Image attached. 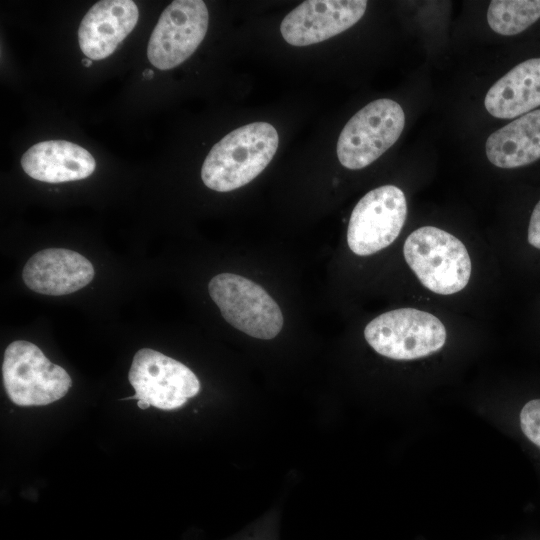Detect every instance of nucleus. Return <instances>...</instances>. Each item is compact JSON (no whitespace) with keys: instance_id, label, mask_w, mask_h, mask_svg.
Here are the masks:
<instances>
[{"instance_id":"1","label":"nucleus","mask_w":540,"mask_h":540,"mask_svg":"<svg viewBox=\"0 0 540 540\" xmlns=\"http://www.w3.org/2000/svg\"><path fill=\"white\" fill-rule=\"evenodd\" d=\"M279 144L267 122L241 126L218 141L206 156L201 178L210 189L229 192L255 179L271 162Z\"/></svg>"},{"instance_id":"2","label":"nucleus","mask_w":540,"mask_h":540,"mask_svg":"<svg viewBox=\"0 0 540 540\" xmlns=\"http://www.w3.org/2000/svg\"><path fill=\"white\" fill-rule=\"evenodd\" d=\"M405 260L430 291L450 295L463 290L471 276V259L465 245L440 228L424 226L405 240Z\"/></svg>"},{"instance_id":"3","label":"nucleus","mask_w":540,"mask_h":540,"mask_svg":"<svg viewBox=\"0 0 540 540\" xmlns=\"http://www.w3.org/2000/svg\"><path fill=\"white\" fill-rule=\"evenodd\" d=\"M2 376L9 399L19 406H43L64 397L72 380L64 368L52 363L35 344L10 343L2 363Z\"/></svg>"},{"instance_id":"4","label":"nucleus","mask_w":540,"mask_h":540,"mask_svg":"<svg viewBox=\"0 0 540 540\" xmlns=\"http://www.w3.org/2000/svg\"><path fill=\"white\" fill-rule=\"evenodd\" d=\"M446 329L434 315L415 308L385 312L364 329L367 343L380 355L394 360H414L439 351Z\"/></svg>"},{"instance_id":"5","label":"nucleus","mask_w":540,"mask_h":540,"mask_svg":"<svg viewBox=\"0 0 540 540\" xmlns=\"http://www.w3.org/2000/svg\"><path fill=\"white\" fill-rule=\"evenodd\" d=\"M405 125L402 107L391 99H377L360 109L343 127L337 157L344 167L362 169L385 153Z\"/></svg>"},{"instance_id":"6","label":"nucleus","mask_w":540,"mask_h":540,"mask_svg":"<svg viewBox=\"0 0 540 540\" xmlns=\"http://www.w3.org/2000/svg\"><path fill=\"white\" fill-rule=\"evenodd\" d=\"M208 290L224 319L234 328L263 340L272 339L281 331V309L255 282L240 275L221 273L210 280Z\"/></svg>"},{"instance_id":"7","label":"nucleus","mask_w":540,"mask_h":540,"mask_svg":"<svg viewBox=\"0 0 540 540\" xmlns=\"http://www.w3.org/2000/svg\"><path fill=\"white\" fill-rule=\"evenodd\" d=\"M128 378L135 394L126 399H137L143 410L150 406L175 410L200 391V382L191 369L150 348L136 352Z\"/></svg>"},{"instance_id":"8","label":"nucleus","mask_w":540,"mask_h":540,"mask_svg":"<svg viewBox=\"0 0 540 540\" xmlns=\"http://www.w3.org/2000/svg\"><path fill=\"white\" fill-rule=\"evenodd\" d=\"M407 217L404 192L384 185L365 194L355 205L348 224L347 243L359 256L388 247L400 234Z\"/></svg>"},{"instance_id":"9","label":"nucleus","mask_w":540,"mask_h":540,"mask_svg":"<svg viewBox=\"0 0 540 540\" xmlns=\"http://www.w3.org/2000/svg\"><path fill=\"white\" fill-rule=\"evenodd\" d=\"M209 23L201 0H176L161 13L147 46L149 62L169 70L187 60L203 41Z\"/></svg>"},{"instance_id":"10","label":"nucleus","mask_w":540,"mask_h":540,"mask_svg":"<svg viewBox=\"0 0 540 540\" xmlns=\"http://www.w3.org/2000/svg\"><path fill=\"white\" fill-rule=\"evenodd\" d=\"M366 8L364 0H307L284 17L280 32L293 46L320 43L356 24Z\"/></svg>"},{"instance_id":"11","label":"nucleus","mask_w":540,"mask_h":540,"mask_svg":"<svg viewBox=\"0 0 540 540\" xmlns=\"http://www.w3.org/2000/svg\"><path fill=\"white\" fill-rule=\"evenodd\" d=\"M94 275V267L87 258L64 248L38 251L22 271V279L30 290L50 296L74 293L88 285Z\"/></svg>"},{"instance_id":"12","label":"nucleus","mask_w":540,"mask_h":540,"mask_svg":"<svg viewBox=\"0 0 540 540\" xmlns=\"http://www.w3.org/2000/svg\"><path fill=\"white\" fill-rule=\"evenodd\" d=\"M139 10L132 0H103L95 3L78 29L81 51L91 60L110 56L138 22Z\"/></svg>"},{"instance_id":"13","label":"nucleus","mask_w":540,"mask_h":540,"mask_svg":"<svg viewBox=\"0 0 540 540\" xmlns=\"http://www.w3.org/2000/svg\"><path fill=\"white\" fill-rule=\"evenodd\" d=\"M21 166L35 180L61 183L89 177L96 162L85 148L75 143L49 140L31 146L23 154Z\"/></svg>"},{"instance_id":"14","label":"nucleus","mask_w":540,"mask_h":540,"mask_svg":"<svg viewBox=\"0 0 540 540\" xmlns=\"http://www.w3.org/2000/svg\"><path fill=\"white\" fill-rule=\"evenodd\" d=\"M484 105L494 117L511 119L540 106V58L521 62L488 90Z\"/></svg>"},{"instance_id":"15","label":"nucleus","mask_w":540,"mask_h":540,"mask_svg":"<svg viewBox=\"0 0 540 540\" xmlns=\"http://www.w3.org/2000/svg\"><path fill=\"white\" fill-rule=\"evenodd\" d=\"M488 160L504 169L526 166L540 158V109L496 130L486 140Z\"/></svg>"},{"instance_id":"16","label":"nucleus","mask_w":540,"mask_h":540,"mask_svg":"<svg viewBox=\"0 0 540 540\" xmlns=\"http://www.w3.org/2000/svg\"><path fill=\"white\" fill-rule=\"evenodd\" d=\"M540 18V0H493L487 22L496 33L512 36L521 33Z\"/></svg>"},{"instance_id":"17","label":"nucleus","mask_w":540,"mask_h":540,"mask_svg":"<svg viewBox=\"0 0 540 540\" xmlns=\"http://www.w3.org/2000/svg\"><path fill=\"white\" fill-rule=\"evenodd\" d=\"M520 427L524 435L540 448V399L530 400L523 406Z\"/></svg>"},{"instance_id":"18","label":"nucleus","mask_w":540,"mask_h":540,"mask_svg":"<svg viewBox=\"0 0 540 540\" xmlns=\"http://www.w3.org/2000/svg\"><path fill=\"white\" fill-rule=\"evenodd\" d=\"M528 242L540 249V200L533 209L528 226Z\"/></svg>"},{"instance_id":"19","label":"nucleus","mask_w":540,"mask_h":540,"mask_svg":"<svg viewBox=\"0 0 540 540\" xmlns=\"http://www.w3.org/2000/svg\"><path fill=\"white\" fill-rule=\"evenodd\" d=\"M154 75V72L153 70L151 69H146L144 72H143V76L144 78H148V79H151Z\"/></svg>"},{"instance_id":"20","label":"nucleus","mask_w":540,"mask_h":540,"mask_svg":"<svg viewBox=\"0 0 540 540\" xmlns=\"http://www.w3.org/2000/svg\"><path fill=\"white\" fill-rule=\"evenodd\" d=\"M82 64H83L84 66H86V67H89V66H91V64H92V61H91V59H83V60H82Z\"/></svg>"}]
</instances>
